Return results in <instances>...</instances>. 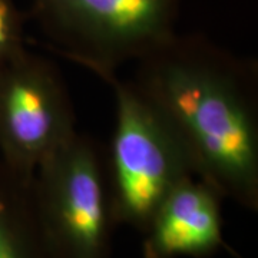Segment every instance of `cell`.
I'll use <instances>...</instances> for the list:
<instances>
[{"mask_svg": "<svg viewBox=\"0 0 258 258\" xmlns=\"http://www.w3.org/2000/svg\"><path fill=\"white\" fill-rule=\"evenodd\" d=\"M32 176L0 161V258H52L37 222Z\"/></svg>", "mask_w": 258, "mask_h": 258, "instance_id": "obj_7", "label": "cell"}, {"mask_svg": "<svg viewBox=\"0 0 258 258\" xmlns=\"http://www.w3.org/2000/svg\"><path fill=\"white\" fill-rule=\"evenodd\" d=\"M222 200L200 178H185L161 201L141 232L144 258H207L225 247Z\"/></svg>", "mask_w": 258, "mask_h": 258, "instance_id": "obj_6", "label": "cell"}, {"mask_svg": "<svg viewBox=\"0 0 258 258\" xmlns=\"http://www.w3.org/2000/svg\"><path fill=\"white\" fill-rule=\"evenodd\" d=\"M115 96L116 120L106 157L112 208L118 225L142 232L161 201L192 168L184 147L154 103L116 71H92Z\"/></svg>", "mask_w": 258, "mask_h": 258, "instance_id": "obj_2", "label": "cell"}, {"mask_svg": "<svg viewBox=\"0 0 258 258\" xmlns=\"http://www.w3.org/2000/svg\"><path fill=\"white\" fill-rule=\"evenodd\" d=\"M32 195L52 258H112L118 225L106 155L91 137L75 132L35 169Z\"/></svg>", "mask_w": 258, "mask_h": 258, "instance_id": "obj_3", "label": "cell"}, {"mask_svg": "<svg viewBox=\"0 0 258 258\" xmlns=\"http://www.w3.org/2000/svg\"><path fill=\"white\" fill-rule=\"evenodd\" d=\"M76 132L74 105L55 64L25 49L0 69V161L32 176Z\"/></svg>", "mask_w": 258, "mask_h": 258, "instance_id": "obj_5", "label": "cell"}, {"mask_svg": "<svg viewBox=\"0 0 258 258\" xmlns=\"http://www.w3.org/2000/svg\"><path fill=\"white\" fill-rule=\"evenodd\" d=\"M23 20L13 0H0V69L23 52Z\"/></svg>", "mask_w": 258, "mask_h": 258, "instance_id": "obj_8", "label": "cell"}, {"mask_svg": "<svg viewBox=\"0 0 258 258\" xmlns=\"http://www.w3.org/2000/svg\"><path fill=\"white\" fill-rule=\"evenodd\" d=\"M137 62L132 82L174 131L194 175L257 211V63L178 33Z\"/></svg>", "mask_w": 258, "mask_h": 258, "instance_id": "obj_1", "label": "cell"}, {"mask_svg": "<svg viewBox=\"0 0 258 258\" xmlns=\"http://www.w3.org/2000/svg\"><path fill=\"white\" fill-rule=\"evenodd\" d=\"M181 0H30L56 53L88 71H116L176 33Z\"/></svg>", "mask_w": 258, "mask_h": 258, "instance_id": "obj_4", "label": "cell"}]
</instances>
